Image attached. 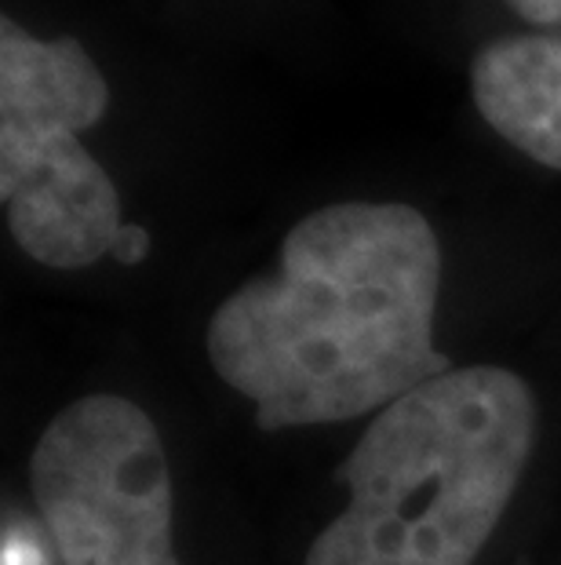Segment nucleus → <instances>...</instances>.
Instances as JSON below:
<instances>
[{
  "label": "nucleus",
  "instance_id": "1",
  "mask_svg": "<svg viewBox=\"0 0 561 565\" xmlns=\"http://www.w3.org/2000/svg\"><path fill=\"white\" fill-rule=\"evenodd\" d=\"M441 245L409 204L310 212L281 267L208 324L212 369L256 402L262 430L357 419L449 372L434 347Z\"/></svg>",
  "mask_w": 561,
  "mask_h": 565
},
{
  "label": "nucleus",
  "instance_id": "2",
  "mask_svg": "<svg viewBox=\"0 0 561 565\" xmlns=\"http://www.w3.org/2000/svg\"><path fill=\"white\" fill-rule=\"evenodd\" d=\"M536 438L525 380L449 369L390 402L339 463L350 503L306 565H474L504 519Z\"/></svg>",
  "mask_w": 561,
  "mask_h": 565
},
{
  "label": "nucleus",
  "instance_id": "3",
  "mask_svg": "<svg viewBox=\"0 0 561 565\" xmlns=\"http://www.w3.org/2000/svg\"><path fill=\"white\" fill-rule=\"evenodd\" d=\"M110 110L103 70L74 38L41 41L0 19V198L26 256L80 270L110 256L121 198L80 142Z\"/></svg>",
  "mask_w": 561,
  "mask_h": 565
},
{
  "label": "nucleus",
  "instance_id": "4",
  "mask_svg": "<svg viewBox=\"0 0 561 565\" xmlns=\"http://www.w3.org/2000/svg\"><path fill=\"white\" fill-rule=\"evenodd\" d=\"M30 482L58 565H179L161 435L121 394L63 408L33 449Z\"/></svg>",
  "mask_w": 561,
  "mask_h": 565
},
{
  "label": "nucleus",
  "instance_id": "5",
  "mask_svg": "<svg viewBox=\"0 0 561 565\" xmlns=\"http://www.w3.org/2000/svg\"><path fill=\"white\" fill-rule=\"evenodd\" d=\"M477 114L510 147L561 172V38H504L471 66Z\"/></svg>",
  "mask_w": 561,
  "mask_h": 565
},
{
  "label": "nucleus",
  "instance_id": "6",
  "mask_svg": "<svg viewBox=\"0 0 561 565\" xmlns=\"http://www.w3.org/2000/svg\"><path fill=\"white\" fill-rule=\"evenodd\" d=\"M110 256L121 263V267H136V263H142L150 256V234L142 231V226H136V223H125L121 231H117V237H114Z\"/></svg>",
  "mask_w": 561,
  "mask_h": 565
},
{
  "label": "nucleus",
  "instance_id": "7",
  "mask_svg": "<svg viewBox=\"0 0 561 565\" xmlns=\"http://www.w3.org/2000/svg\"><path fill=\"white\" fill-rule=\"evenodd\" d=\"M507 4L536 26H558L561 22V0H507Z\"/></svg>",
  "mask_w": 561,
  "mask_h": 565
}]
</instances>
